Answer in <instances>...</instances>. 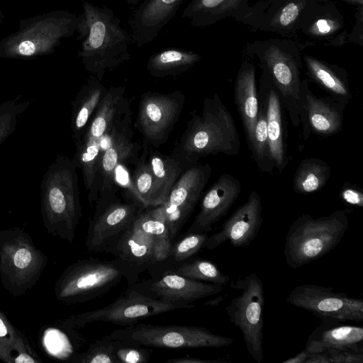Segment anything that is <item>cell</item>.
Here are the masks:
<instances>
[{
  "instance_id": "cell-1",
  "label": "cell",
  "mask_w": 363,
  "mask_h": 363,
  "mask_svg": "<svg viewBox=\"0 0 363 363\" xmlns=\"http://www.w3.org/2000/svg\"><path fill=\"white\" fill-rule=\"evenodd\" d=\"M82 7L77 29L82 43L78 56L91 75L101 81L108 72L130 59L132 37L112 9L86 1Z\"/></svg>"
},
{
  "instance_id": "cell-2",
  "label": "cell",
  "mask_w": 363,
  "mask_h": 363,
  "mask_svg": "<svg viewBox=\"0 0 363 363\" xmlns=\"http://www.w3.org/2000/svg\"><path fill=\"white\" fill-rule=\"evenodd\" d=\"M240 142L233 117L218 93L203 101L201 114L194 113L171 153L189 165L219 153L236 155Z\"/></svg>"
},
{
  "instance_id": "cell-3",
  "label": "cell",
  "mask_w": 363,
  "mask_h": 363,
  "mask_svg": "<svg viewBox=\"0 0 363 363\" xmlns=\"http://www.w3.org/2000/svg\"><path fill=\"white\" fill-rule=\"evenodd\" d=\"M302 48L289 38L257 40L246 44L243 55L256 59L262 72L277 89L294 128L300 126V89L303 70Z\"/></svg>"
},
{
  "instance_id": "cell-4",
  "label": "cell",
  "mask_w": 363,
  "mask_h": 363,
  "mask_svg": "<svg viewBox=\"0 0 363 363\" xmlns=\"http://www.w3.org/2000/svg\"><path fill=\"white\" fill-rule=\"evenodd\" d=\"M348 209L314 218L299 216L289 226L284 248L287 264L296 269L330 252L342 239L348 228Z\"/></svg>"
},
{
  "instance_id": "cell-5",
  "label": "cell",
  "mask_w": 363,
  "mask_h": 363,
  "mask_svg": "<svg viewBox=\"0 0 363 363\" xmlns=\"http://www.w3.org/2000/svg\"><path fill=\"white\" fill-rule=\"evenodd\" d=\"M79 15L55 11L21 23L19 30L0 42V57H30L54 51L62 38L77 32Z\"/></svg>"
},
{
  "instance_id": "cell-6",
  "label": "cell",
  "mask_w": 363,
  "mask_h": 363,
  "mask_svg": "<svg viewBox=\"0 0 363 363\" xmlns=\"http://www.w3.org/2000/svg\"><path fill=\"white\" fill-rule=\"evenodd\" d=\"M105 337L148 347L166 349L225 347L233 339L214 334L194 325H154L134 324L116 329Z\"/></svg>"
},
{
  "instance_id": "cell-7",
  "label": "cell",
  "mask_w": 363,
  "mask_h": 363,
  "mask_svg": "<svg viewBox=\"0 0 363 363\" xmlns=\"http://www.w3.org/2000/svg\"><path fill=\"white\" fill-rule=\"evenodd\" d=\"M230 287L241 293L225 306L230 322L242 332L248 353L257 363L263 359L264 286L257 273L233 281Z\"/></svg>"
},
{
  "instance_id": "cell-8",
  "label": "cell",
  "mask_w": 363,
  "mask_h": 363,
  "mask_svg": "<svg viewBox=\"0 0 363 363\" xmlns=\"http://www.w3.org/2000/svg\"><path fill=\"white\" fill-rule=\"evenodd\" d=\"M76 165L67 155H58L45 173L42 190L44 201L54 216L73 230L82 216Z\"/></svg>"
},
{
  "instance_id": "cell-9",
  "label": "cell",
  "mask_w": 363,
  "mask_h": 363,
  "mask_svg": "<svg viewBox=\"0 0 363 363\" xmlns=\"http://www.w3.org/2000/svg\"><path fill=\"white\" fill-rule=\"evenodd\" d=\"M322 1L257 0L235 21L252 31L272 33L293 39L306 13Z\"/></svg>"
},
{
  "instance_id": "cell-10",
  "label": "cell",
  "mask_w": 363,
  "mask_h": 363,
  "mask_svg": "<svg viewBox=\"0 0 363 363\" xmlns=\"http://www.w3.org/2000/svg\"><path fill=\"white\" fill-rule=\"evenodd\" d=\"M185 101L181 91L167 94L147 91L140 96L135 126L145 144L159 147L167 142Z\"/></svg>"
},
{
  "instance_id": "cell-11",
  "label": "cell",
  "mask_w": 363,
  "mask_h": 363,
  "mask_svg": "<svg viewBox=\"0 0 363 363\" xmlns=\"http://www.w3.org/2000/svg\"><path fill=\"white\" fill-rule=\"evenodd\" d=\"M186 305L166 302L147 296L131 286L113 302L103 308L87 311L75 318L76 323L84 326L95 321H104L121 325H131L139 320L180 308Z\"/></svg>"
},
{
  "instance_id": "cell-12",
  "label": "cell",
  "mask_w": 363,
  "mask_h": 363,
  "mask_svg": "<svg viewBox=\"0 0 363 363\" xmlns=\"http://www.w3.org/2000/svg\"><path fill=\"white\" fill-rule=\"evenodd\" d=\"M286 302L322 319L340 322L363 320V300L335 292L330 287L313 284L298 285L289 294Z\"/></svg>"
},
{
  "instance_id": "cell-13",
  "label": "cell",
  "mask_w": 363,
  "mask_h": 363,
  "mask_svg": "<svg viewBox=\"0 0 363 363\" xmlns=\"http://www.w3.org/2000/svg\"><path fill=\"white\" fill-rule=\"evenodd\" d=\"M211 174L209 164L188 167L179 176L165 201L157 206L165 219L172 240L193 212Z\"/></svg>"
},
{
  "instance_id": "cell-14",
  "label": "cell",
  "mask_w": 363,
  "mask_h": 363,
  "mask_svg": "<svg viewBox=\"0 0 363 363\" xmlns=\"http://www.w3.org/2000/svg\"><path fill=\"white\" fill-rule=\"evenodd\" d=\"M123 278L124 273L115 259H84L68 274L62 296L79 302L89 301L107 293Z\"/></svg>"
},
{
  "instance_id": "cell-15",
  "label": "cell",
  "mask_w": 363,
  "mask_h": 363,
  "mask_svg": "<svg viewBox=\"0 0 363 363\" xmlns=\"http://www.w3.org/2000/svg\"><path fill=\"white\" fill-rule=\"evenodd\" d=\"M144 208L135 199L122 202L114 199L96 208L87 231L86 246L89 251L108 252Z\"/></svg>"
},
{
  "instance_id": "cell-16",
  "label": "cell",
  "mask_w": 363,
  "mask_h": 363,
  "mask_svg": "<svg viewBox=\"0 0 363 363\" xmlns=\"http://www.w3.org/2000/svg\"><path fill=\"white\" fill-rule=\"evenodd\" d=\"M308 82L303 78L300 89V125L303 140L311 133L321 138L338 133L342 128L346 106L330 96L315 95L310 89Z\"/></svg>"
},
{
  "instance_id": "cell-17",
  "label": "cell",
  "mask_w": 363,
  "mask_h": 363,
  "mask_svg": "<svg viewBox=\"0 0 363 363\" xmlns=\"http://www.w3.org/2000/svg\"><path fill=\"white\" fill-rule=\"evenodd\" d=\"M344 28L345 20L340 11L330 0H324L306 13L293 40L301 36L302 43L299 45L302 49L317 44L342 46L347 43L348 32Z\"/></svg>"
},
{
  "instance_id": "cell-18",
  "label": "cell",
  "mask_w": 363,
  "mask_h": 363,
  "mask_svg": "<svg viewBox=\"0 0 363 363\" xmlns=\"http://www.w3.org/2000/svg\"><path fill=\"white\" fill-rule=\"evenodd\" d=\"M130 286L150 298L186 305L194 304V301L218 294L223 289V285L193 280L170 269L157 279L135 283Z\"/></svg>"
},
{
  "instance_id": "cell-19",
  "label": "cell",
  "mask_w": 363,
  "mask_h": 363,
  "mask_svg": "<svg viewBox=\"0 0 363 363\" xmlns=\"http://www.w3.org/2000/svg\"><path fill=\"white\" fill-rule=\"evenodd\" d=\"M262 221L261 196L252 191L247 200L223 223L220 230L208 236L204 247L213 250L226 241L235 247H245L257 237Z\"/></svg>"
},
{
  "instance_id": "cell-20",
  "label": "cell",
  "mask_w": 363,
  "mask_h": 363,
  "mask_svg": "<svg viewBox=\"0 0 363 363\" xmlns=\"http://www.w3.org/2000/svg\"><path fill=\"white\" fill-rule=\"evenodd\" d=\"M108 252L114 256L129 286L137 283L143 272L157 264L153 242L135 220Z\"/></svg>"
},
{
  "instance_id": "cell-21",
  "label": "cell",
  "mask_w": 363,
  "mask_h": 363,
  "mask_svg": "<svg viewBox=\"0 0 363 363\" xmlns=\"http://www.w3.org/2000/svg\"><path fill=\"white\" fill-rule=\"evenodd\" d=\"M258 99L265 110L269 146L274 168L281 173L289 163L284 106L277 89L263 72L259 79Z\"/></svg>"
},
{
  "instance_id": "cell-22",
  "label": "cell",
  "mask_w": 363,
  "mask_h": 363,
  "mask_svg": "<svg viewBox=\"0 0 363 363\" xmlns=\"http://www.w3.org/2000/svg\"><path fill=\"white\" fill-rule=\"evenodd\" d=\"M241 192L240 181L223 173L213 184L201 199L200 211L188 228L189 233H206L227 214Z\"/></svg>"
},
{
  "instance_id": "cell-23",
  "label": "cell",
  "mask_w": 363,
  "mask_h": 363,
  "mask_svg": "<svg viewBox=\"0 0 363 363\" xmlns=\"http://www.w3.org/2000/svg\"><path fill=\"white\" fill-rule=\"evenodd\" d=\"M184 0H144L130 19L131 37L138 47L153 41L174 18Z\"/></svg>"
},
{
  "instance_id": "cell-24",
  "label": "cell",
  "mask_w": 363,
  "mask_h": 363,
  "mask_svg": "<svg viewBox=\"0 0 363 363\" xmlns=\"http://www.w3.org/2000/svg\"><path fill=\"white\" fill-rule=\"evenodd\" d=\"M340 323L323 319L322 323L308 336L305 349L309 353L320 352L328 349L363 353L362 327Z\"/></svg>"
},
{
  "instance_id": "cell-25",
  "label": "cell",
  "mask_w": 363,
  "mask_h": 363,
  "mask_svg": "<svg viewBox=\"0 0 363 363\" xmlns=\"http://www.w3.org/2000/svg\"><path fill=\"white\" fill-rule=\"evenodd\" d=\"M234 102L242 121L249 147L251 146L259 111L255 67L248 59L243 60L234 84Z\"/></svg>"
},
{
  "instance_id": "cell-26",
  "label": "cell",
  "mask_w": 363,
  "mask_h": 363,
  "mask_svg": "<svg viewBox=\"0 0 363 363\" xmlns=\"http://www.w3.org/2000/svg\"><path fill=\"white\" fill-rule=\"evenodd\" d=\"M302 60L307 79L321 88L328 96L347 106L352 99L347 70L310 55H304Z\"/></svg>"
},
{
  "instance_id": "cell-27",
  "label": "cell",
  "mask_w": 363,
  "mask_h": 363,
  "mask_svg": "<svg viewBox=\"0 0 363 363\" xmlns=\"http://www.w3.org/2000/svg\"><path fill=\"white\" fill-rule=\"evenodd\" d=\"M147 160L152 177L151 207H154L165 201L182 173L192 165L172 153L166 155L150 147Z\"/></svg>"
},
{
  "instance_id": "cell-28",
  "label": "cell",
  "mask_w": 363,
  "mask_h": 363,
  "mask_svg": "<svg viewBox=\"0 0 363 363\" xmlns=\"http://www.w3.org/2000/svg\"><path fill=\"white\" fill-rule=\"evenodd\" d=\"M250 0H191L182 11L183 18L196 28H204L220 21L235 20L248 7Z\"/></svg>"
},
{
  "instance_id": "cell-29",
  "label": "cell",
  "mask_w": 363,
  "mask_h": 363,
  "mask_svg": "<svg viewBox=\"0 0 363 363\" xmlns=\"http://www.w3.org/2000/svg\"><path fill=\"white\" fill-rule=\"evenodd\" d=\"M108 88L95 77L91 75L78 91L72 102L71 127L75 143L84 135L88 124L106 95Z\"/></svg>"
},
{
  "instance_id": "cell-30",
  "label": "cell",
  "mask_w": 363,
  "mask_h": 363,
  "mask_svg": "<svg viewBox=\"0 0 363 363\" xmlns=\"http://www.w3.org/2000/svg\"><path fill=\"white\" fill-rule=\"evenodd\" d=\"M201 57L191 50L170 48L152 55L147 63V70L155 77L181 74L191 69Z\"/></svg>"
},
{
  "instance_id": "cell-31",
  "label": "cell",
  "mask_w": 363,
  "mask_h": 363,
  "mask_svg": "<svg viewBox=\"0 0 363 363\" xmlns=\"http://www.w3.org/2000/svg\"><path fill=\"white\" fill-rule=\"evenodd\" d=\"M138 225L151 238L157 263L165 262L172 246L165 219L157 206L144 208L138 215Z\"/></svg>"
},
{
  "instance_id": "cell-32",
  "label": "cell",
  "mask_w": 363,
  "mask_h": 363,
  "mask_svg": "<svg viewBox=\"0 0 363 363\" xmlns=\"http://www.w3.org/2000/svg\"><path fill=\"white\" fill-rule=\"evenodd\" d=\"M331 174L328 164L316 157L302 160L294 173L293 190L295 193L306 195L322 189Z\"/></svg>"
},
{
  "instance_id": "cell-33",
  "label": "cell",
  "mask_w": 363,
  "mask_h": 363,
  "mask_svg": "<svg viewBox=\"0 0 363 363\" xmlns=\"http://www.w3.org/2000/svg\"><path fill=\"white\" fill-rule=\"evenodd\" d=\"M149 146L144 143L140 156L128 176V190L145 208L152 206V177L147 160Z\"/></svg>"
},
{
  "instance_id": "cell-34",
  "label": "cell",
  "mask_w": 363,
  "mask_h": 363,
  "mask_svg": "<svg viewBox=\"0 0 363 363\" xmlns=\"http://www.w3.org/2000/svg\"><path fill=\"white\" fill-rule=\"evenodd\" d=\"M252 157L259 169L272 174L274 165L271 157L267 131L266 113L263 104L259 101V111L255 126L253 140L249 147Z\"/></svg>"
},
{
  "instance_id": "cell-35",
  "label": "cell",
  "mask_w": 363,
  "mask_h": 363,
  "mask_svg": "<svg viewBox=\"0 0 363 363\" xmlns=\"http://www.w3.org/2000/svg\"><path fill=\"white\" fill-rule=\"evenodd\" d=\"M173 271L193 280L204 281L223 286L230 281V277L224 274L214 263L201 258L187 259L174 267Z\"/></svg>"
},
{
  "instance_id": "cell-36",
  "label": "cell",
  "mask_w": 363,
  "mask_h": 363,
  "mask_svg": "<svg viewBox=\"0 0 363 363\" xmlns=\"http://www.w3.org/2000/svg\"><path fill=\"white\" fill-rule=\"evenodd\" d=\"M208 238L206 233H189L174 245L172 244L169 258L182 263L204 247Z\"/></svg>"
},
{
  "instance_id": "cell-37",
  "label": "cell",
  "mask_w": 363,
  "mask_h": 363,
  "mask_svg": "<svg viewBox=\"0 0 363 363\" xmlns=\"http://www.w3.org/2000/svg\"><path fill=\"white\" fill-rule=\"evenodd\" d=\"M111 340L112 352L118 363H147L150 359L151 351L144 346L124 340Z\"/></svg>"
},
{
  "instance_id": "cell-38",
  "label": "cell",
  "mask_w": 363,
  "mask_h": 363,
  "mask_svg": "<svg viewBox=\"0 0 363 363\" xmlns=\"http://www.w3.org/2000/svg\"><path fill=\"white\" fill-rule=\"evenodd\" d=\"M112 351V340L104 336L91 343L78 361L82 363H118Z\"/></svg>"
},
{
  "instance_id": "cell-39",
  "label": "cell",
  "mask_w": 363,
  "mask_h": 363,
  "mask_svg": "<svg viewBox=\"0 0 363 363\" xmlns=\"http://www.w3.org/2000/svg\"><path fill=\"white\" fill-rule=\"evenodd\" d=\"M19 112L16 105L6 104L0 106V145L13 131Z\"/></svg>"
},
{
  "instance_id": "cell-40",
  "label": "cell",
  "mask_w": 363,
  "mask_h": 363,
  "mask_svg": "<svg viewBox=\"0 0 363 363\" xmlns=\"http://www.w3.org/2000/svg\"><path fill=\"white\" fill-rule=\"evenodd\" d=\"M340 199L346 204L363 207V192L361 189L347 182H344L340 191Z\"/></svg>"
},
{
  "instance_id": "cell-41",
  "label": "cell",
  "mask_w": 363,
  "mask_h": 363,
  "mask_svg": "<svg viewBox=\"0 0 363 363\" xmlns=\"http://www.w3.org/2000/svg\"><path fill=\"white\" fill-rule=\"evenodd\" d=\"M330 363H363V353L350 350L328 349L325 350Z\"/></svg>"
},
{
  "instance_id": "cell-42",
  "label": "cell",
  "mask_w": 363,
  "mask_h": 363,
  "mask_svg": "<svg viewBox=\"0 0 363 363\" xmlns=\"http://www.w3.org/2000/svg\"><path fill=\"white\" fill-rule=\"evenodd\" d=\"M356 22L350 33L347 34V43L363 44V6L357 7L355 13Z\"/></svg>"
},
{
  "instance_id": "cell-43",
  "label": "cell",
  "mask_w": 363,
  "mask_h": 363,
  "mask_svg": "<svg viewBox=\"0 0 363 363\" xmlns=\"http://www.w3.org/2000/svg\"><path fill=\"white\" fill-rule=\"evenodd\" d=\"M31 259L30 252L26 248H21L16 252L13 257V262L16 267L23 269L29 265Z\"/></svg>"
},
{
  "instance_id": "cell-44",
  "label": "cell",
  "mask_w": 363,
  "mask_h": 363,
  "mask_svg": "<svg viewBox=\"0 0 363 363\" xmlns=\"http://www.w3.org/2000/svg\"><path fill=\"white\" fill-rule=\"evenodd\" d=\"M167 363H223L224 359H204L194 357H184L179 358L169 359L165 361Z\"/></svg>"
},
{
  "instance_id": "cell-45",
  "label": "cell",
  "mask_w": 363,
  "mask_h": 363,
  "mask_svg": "<svg viewBox=\"0 0 363 363\" xmlns=\"http://www.w3.org/2000/svg\"><path fill=\"white\" fill-rule=\"evenodd\" d=\"M306 363H330L328 355L325 351L310 353Z\"/></svg>"
},
{
  "instance_id": "cell-46",
  "label": "cell",
  "mask_w": 363,
  "mask_h": 363,
  "mask_svg": "<svg viewBox=\"0 0 363 363\" xmlns=\"http://www.w3.org/2000/svg\"><path fill=\"white\" fill-rule=\"evenodd\" d=\"M309 354L310 353L305 349L299 352L294 357L283 361V363H306Z\"/></svg>"
},
{
  "instance_id": "cell-47",
  "label": "cell",
  "mask_w": 363,
  "mask_h": 363,
  "mask_svg": "<svg viewBox=\"0 0 363 363\" xmlns=\"http://www.w3.org/2000/svg\"><path fill=\"white\" fill-rule=\"evenodd\" d=\"M35 361L26 354H21L15 359L16 363H33Z\"/></svg>"
},
{
  "instance_id": "cell-48",
  "label": "cell",
  "mask_w": 363,
  "mask_h": 363,
  "mask_svg": "<svg viewBox=\"0 0 363 363\" xmlns=\"http://www.w3.org/2000/svg\"><path fill=\"white\" fill-rule=\"evenodd\" d=\"M344 1L347 4H349L352 6H355L357 7L363 6V0H340Z\"/></svg>"
},
{
  "instance_id": "cell-49",
  "label": "cell",
  "mask_w": 363,
  "mask_h": 363,
  "mask_svg": "<svg viewBox=\"0 0 363 363\" xmlns=\"http://www.w3.org/2000/svg\"><path fill=\"white\" fill-rule=\"evenodd\" d=\"M7 333V330H6V328L5 326V325L4 324V322L2 321V320L0 318V337H3V336H5Z\"/></svg>"
},
{
  "instance_id": "cell-50",
  "label": "cell",
  "mask_w": 363,
  "mask_h": 363,
  "mask_svg": "<svg viewBox=\"0 0 363 363\" xmlns=\"http://www.w3.org/2000/svg\"><path fill=\"white\" fill-rule=\"evenodd\" d=\"M222 300V298L221 297H219L216 299H214V300H211L210 301H208V302H206L204 303V305H211V306H215V305H217L219 302H220V301Z\"/></svg>"
},
{
  "instance_id": "cell-51",
  "label": "cell",
  "mask_w": 363,
  "mask_h": 363,
  "mask_svg": "<svg viewBox=\"0 0 363 363\" xmlns=\"http://www.w3.org/2000/svg\"><path fill=\"white\" fill-rule=\"evenodd\" d=\"M142 0H126L127 3L130 6H135Z\"/></svg>"
},
{
  "instance_id": "cell-52",
  "label": "cell",
  "mask_w": 363,
  "mask_h": 363,
  "mask_svg": "<svg viewBox=\"0 0 363 363\" xmlns=\"http://www.w3.org/2000/svg\"><path fill=\"white\" fill-rule=\"evenodd\" d=\"M2 18H3V16H2V13L1 12V11H0V23H1Z\"/></svg>"
}]
</instances>
